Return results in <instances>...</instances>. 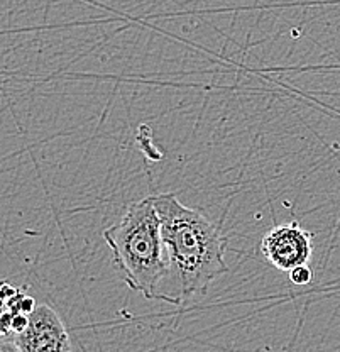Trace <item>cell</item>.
<instances>
[{
  "label": "cell",
  "mask_w": 340,
  "mask_h": 352,
  "mask_svg": "<svg viewBox=\"0 0 340 352\" xmlns=\"http://www.w3.org/2000/svg\"><path fill=\"white\" fill-rule=\"evenodd\" d=\"M0 352H23V351L19 349V346H17L14 340L3 339L2 344H0Z\"/></svg>",
  "instance_id": "cell-7"
},
{
  "label": "cell",
  "mask_w": 340,
  "mask_h": 352,
  "mask_svg": "<svg viewBox=\"0 0 340 352\" xmlns=\"http://www.w3.org/2000/svg\"><path fill=\"white\" fill-rule=\"evenodd\" d=\"M23 352H71L67 325L54 308L38 303L23 333L12 337Z\"/></svg>",
  "instance_id": "cell-4"
},
{
  "label": "cell",
  "mask_w": 340,
  "mask_h": 352,
  "mask_svg": "<svg viewBox=\"0 0 340 352\" xmlns=\"http://www.w3.org/2000/svg\"><path fill=\"white\" fill-rule=\"evenodd\" d=\"M290 280L295 285H308L313 280V271L308 264H302V266L295 267L290 271Z\"/></svg>",
  "instance_id": "cell-5"
},
{
  "label": "cell",
  "mask_w": 340,
  "mask_h": 352,
  "mask_svg": "<svg viewBox=\"0 0 340 352\" xmlns=\"http://www.w3.org/2000/svg\"><path fill=\"white\" fill-rule=\"evenodd\" d=\"M161 234L181 288V302L207 293L212 281L229 271L227 241L220 227L188 207L174 193L155 197Z\"/></svg>",
  "instance_id": "cell-1"
},
{
  "label": "cell",
  "mask_w": 340,
  "mask_h": 352,
  "mask_svg": "<svg viewBox=\"0 0 340 352\" xmlns=\"http://www.w3.org/2000/svg\"><path fill=\"white\" fill-rule=\"evenodd\" d=\"M313 236L298 222L281 223L264 234L261 252L277 271L290 273L302 264H308L313 254Z\"/></svg>",
  "instance_id": "cell-3"
},
{
  "label": "cell",
  "mask_w": 340,
  "mask_h": 352,
  "mask_svg": "<svg viewBox=\"0 0 340 352\" xmlns=\"http://www.w3.org/2000/svg\"><path fill=\"white\" fill-rule=\"evenodd\" d=\"M12 314V311H10ZM29 325V315L27 314H12V322H10V336H17L23 333Z\"/></svg>",
  "instance_id": "cell-6"
},
{
  "label": "cell",
  "mask_w": 340,
  "mask_h": 352,
  "mask_svg": "<svg viewBox=\"0 0 340 352\" xmlns=\"http://www.w3.org/2000/svg\"><path fill=\"white\" fill-rule=\"evenodd\" d=\"M104 239L131 289L148 300L161 298L174 305L170 296L159 293L161 283L173 267L161 234L155 197L131 204L122 219L104 230Z\"/></svg>",
  "instance_id": "cell-2"
}]
</instances>
